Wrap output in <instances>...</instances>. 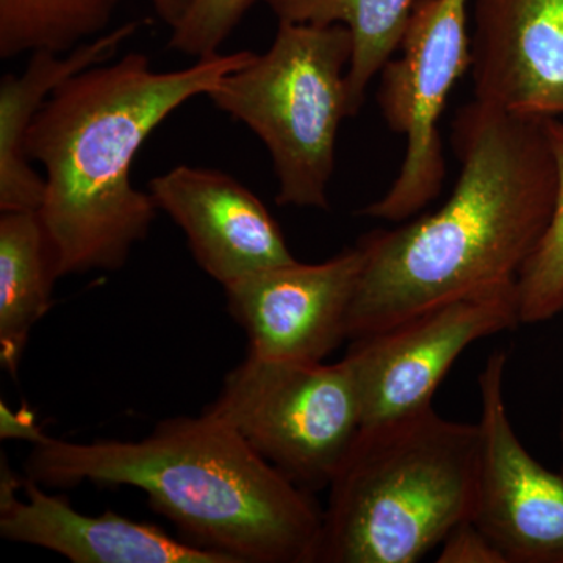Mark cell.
Masks as SVG:
<instances>
[{"label":"cell","mask_w":563,"mask_h":563,"mask_svg":"<svg viewBox=\"0 0 563 563\" xmlns=\"http://www.w3.org/2000/svg\"><path fill=\"white\" fill-rule=\"evenodd\" d=\"M483 466L479 422L433 407L363 429L329 485L317 563H413L473 520Z\"/></svg>","instance_id":"4"},{"label":"cell","mask_w":563,"mask_h":563,"mask_svg":"<svg viewBox=\"0 0 563 563\" xmlns=\"http://www.w3.org/2000/svg\"><path fill=\"white\" fill-rule=\"evenodd\" d=\"M440 547L439 563H507L501 551L473 520L454 528Z\"/></svg>","instance_id":"20"},{"label":"cell","mask_w":563,"mask_h":563,"mask_svg":"<svg viewBox=\"0 0 563 563\" xmlns=\"http://www.w3.org/2000/svg\"><path fill=\"white\" fill-rule=\"evenodd\" d=\"M559 437H561V448H562L561 474L563 476V407H562V413H561V428H559Z\"/></svg>","instance_id":"23"},{"label":"cell","mask_w":563,"mask_h":563,"mask_svg":"<svg viewBox=\"0 0 563 563\" xmlns=\"http://www.w3.org/2000/svg\"><path fill=\"white\" fill-rule=\"evenodd\" d=\"M279 22L342 24L352 35L346 84L351 118L361 111L369 84L401 46L418 0H261Z\"/></svg>","instance_id":"16"},{"label":"cell","mask_w":563,"mask_h":563,"mask_svg":"<svg viewBox=\"0 0 563 563\" xmlns=\"http://www.w3.org/2000/svg\"><path fill=\"white\" fill-rule=\"evenodd\" d=\"M398 51L380 70L379 103L391 131L406 136V155L390 190L362 210L385 221L413 217L442 190L439 121L472 62L468 0H418Z\"/></svg>","instance_id":"7"},{"label":"cell","mask_w":563,"mask_h":563,"mask_svg":"<svg viewBox=\"0 0 563 563\" xmlns=\"http://www.w3.org/2000/svg\"><path fill=\"white\" fill-rule=\"evenodd\" d=\"M518 324L515 280L437 303L352 340L343 361L361 396L363 429L432 407L433 393L470 344Z\"/></svg>","instance_id":"8"},{"label":"cell","mask_w":563,"mask_h":563,"mask_svg":"<svg viewBox=\"0 0 563 563\" xmlns=\"http://www.w3.org/2000/svg\"><path fill=\"white\" fill-rule=\"evenodd\" d=\"M203 410L309 493L329 488L363 431L361 396L344 361L325 365L247 352Z\"/></svg>","instance_id":"6"},{"label":"cell","mask_w":563,"mask_h":563,"mask_svg":"<svg viewBox=\"0 0 563 563\" xmlns=\"http://www.w3.org/2000/svg\"><path fill=\"white\" fill-rule=\"evenodd\" d=\"M58 274L38 210L0 217V363L16 376L33 328L51 309Z\"/></svg>","instance_id":"15"},{"label":"cell","mask_w":563,"mask_h":563,"mask_svg":"<svg viewBox=\"0 0 563 563\" xmlns=\"http://www.w3.org/2000/svg\"><path fill=\"white\" fill-rule=\"evenodd\" d=\"M558 190L550 224L517 277L521 324L551 320L563 310V117L547 118Z\"/></svg>","instance_id":"18"},{"label":"cell","mask_w":563,"mask_h":563,"mask_svg":"<svg viewBox=\"0 0 563 563\" xmlns=\"http://www.w3.org/2000/svg\"><path fill=\"white\" fill-rule=\"evenodd\" d=\"M147 2L151 3L155 14L173 31L190 10L192 0H147Z\"/></svg>","instance_id":"22"},{"label":"cell","mask_w":563,"mask_h":563,"mask_svg":"<svg viewBox=\"0 0 563 563\" xmlns=\"http://www.w3.org/2000/svg\"><path fill=\"white\" fill-rule=\"evenodd\" d=\"M121 0H0V58L65 52L110 31Z\"/></svg>","instance_id":"17"},{"label":"cell","mask_w":563,"mask_h":563,"mask_svg":"<svg viewBox=\"0 0 563 563\" xmlns=\"http://www.w3.org/2000/svg\"><path fill=\"white\" fill-rule=\"evenodd\" d=\"M363 262L355 244L322 263L295 261L222 287L229 313L246 332L247 352L280 361H324L347 339V313Z\"/></svg>","instance_id":"10"},{"label":"cell","mask_w":563,"mask_h":563,"mask_svg":"<svg viewBox=\"0 0 563 563\" xmlns=\"http://www.w3.org/2000/svg\"><path fill=\"white\" fill-rule=\"evenodd\" d=\"M21 477L2 457L0 536L44 548L74 563H231L211 551L174 539L154 525L114 512L85 515L65 499Z\"/></svg>","instance_id":"13"},{"label":"cell","mask_w":563,"mask_h":563,"mask_svg":"<svg viewBox=\"0 0 563 563\" xmlns=\"http://www.w3.org/2000/svg\"><path fill=\"white\" fill-rule=\"evenodd\" d=\"M47 437L36 421L35 413L29 409L13 410L5 402H0V439L21 440L33 444Z\"/></svg>","instance_id":"21"},{"label":"cell","mask_w":563,"mask_h":563,"mask_svg":"<svg viewBox=\"0 0 563 563\" xmlns=\"http://www.w3.org/2000/svg\"><path fill=\"white\" fill-rule=\"evenodd\" d=\"M252 55L220 52L162 73L147 55L129 52L52 92L29 129L25 152L44 168L38 213L60 277L118 272L128 263L158 210L150 191L133 187L141 146L174 111L209 95Z\"/></svg>","instance_id":"2"},{"label":"cell","mask_w":563,"mask_h":563,"mask_svg":"<svg viewBox=\"0 0 563 563\" xmlns=\"http://www.w3.org/2000/svg\"><path fill=\"white\" fill-rule=\"evenodd\" d=\"M470 54L476 101L563 117V0H474Z\"/></svg>","instance_id":"12"},{"label":"cell","mask_w":563,"mask_h":563,"mask_svg":"<svg viewBox=\"0 0 563 563\" xmlns=\"http://www.w3.org/2000/svg\"><path fill=\"white\" fill-rule=\"evenodd\" d=\"M25 476L49 488L128 485L185 542L231 563H317L322 510L231 426L207 413L166 418L141 440L33 444Z\"/></svg>","instance_id":"3"},{"label":"cell","mask_w":563,"mask_h":563,"mask_svg":"<svg viewBox=\"0 0 563 563\" xmlns=\"http://www.w3.org/2000/svg\"><path fill=\"white\" fill-rule=\"evenodd\" d=\"M352 35L342 24L279 22L272 47L222 77L210 101L272 155L276 202L329 209L340 124L351 118Z\"/></svg>","instance_id":"5"},{"label":"cell","mask_w":563,"mask_h":563,"mask_svg":"<svg viewBox=\"0 0 563 563\" xmlns=\"http://www.w3.org/2000/svg\"><path fill=\"white\" fill-rule=\"evenodd\" d=\"M454 147L461 174L439 210L357 243L365 262L347 339L517 280L542 240L558 190L547 118L474 99L455 118Z\"/></svg>","instance_id":"1"},{"label":"cell","mask_w":563,"mask_h":563,"mask_svg":"<svg viewBox=\"0 0 563 563\" xmlns=\"http://www.w3.org/2000/svg\"><path fill=\"white\" fill-rule=\"evenodd\" d=\"M257 0H192L184 20L172 31L169 47L188 57L220 54L236 25Z\"/></svg>","instance_id":"19"},{"label":"cell","mask_w":563,"mask_h":563,"mask_svg":"<svg viewBox=\"0 0 563 563\" xmlns=\"http://www.w3.org/2000/svg\"><path fill=\"white\" fill-rule=\"evenodd\" d=\"M139 31L131 21L87 41L65 54L33 52L21 74L0 80V211L38 210L44 177L33 169L25 139L36 113L52 92L81 70L113 60L125 41Z\"/></svg>","instance_id":"14"},{"label":"cell","mask_w":563,"mask_h":563,"mask_svg":"<svg viewBox=\"0 0 563 563\" xmlns=\"http://www.w3.org/2000/svg\"><path fill=\"white\" fill-rule=\"evenodd\" d=\"M150 192L184 231L202 272L222 287L296 261L265 203L229 174L180 165L154 177Z\"/></svg>","instance_id":"11"},{"label":"cell","mask_w":563,"mask_h":563,"mask_svg":"<svg viewBox=\"0 0 563 563\" xmlns=\"http://www.w3.org/2000/svg\"><path fill=\"white\" fill-rule=\"evenodd\" d=\"M507 355L479 376L483 466L473 521L507 563H563V476L529 454L504 399Z\"/></svg>","instance_id":"9"}]
</instances>
